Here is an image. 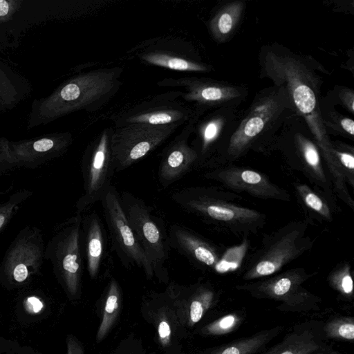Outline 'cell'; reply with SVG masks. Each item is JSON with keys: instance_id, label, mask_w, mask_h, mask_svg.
<instances>
[{"instance_id": "obj_16", "label": "cell", "mask_w": 354, "mask_h": 354, "mask_svg": "<svg viewBox=\"0 0 354 354\" xmlns=\"http://www.w3.org/2000/svg\"><path fill=\"white\" fill-rule=\"evenodd\" d=\"M178 84L186 86L183 95L186 100L207 107L232 105L247 93L243 87L207 79H183Z\"/></svg>"}, {"instance_id": "obj_17", "label": "cell", "mask_w": 354, "mask_h": 354, "mask_svg": "<svg viewBox=\"0 0 354 354\" xmlns=\"http://www.w3.org/2000/svg\"><path fill=\"white\" fill-rule=\"evenodd\" d=\"M293 167H297L316 185L328 198L333 200L331 180L324 168L320 151L315 141L301 133L294 136Z\"/></svg>"}, {"instance_id": "obj_18", "label": "cell", "mask_w": 354, "mask_h": 354, "mask_svg": "<svg viewBox=\"0 0 354 354\" xmlns=\"http://www.w3.org/2000/svg\"><path fill=\"white\" fill-rule=\"evenodd\" d=\"M322 324L312 321L296 326L280 342L259 354H312L326 349Z\"/></svg>"}, {"instance_id": "obj_39", "label": "cell", "mask_w": 354, "mask_h": 354, "mask_svg": "<svg viewBox=\"0 0 354 354\" xmlns=\"http://www.w3.org/2000/svg\"><path fill=\"white\" fill-rule=\"evenodd\" d=\"M159 340L162 346H169L171 341V328L166 319H162L158 326Z\"/></svg>"}, {"instance_id": "obj_31", "label": "cell", "mask_w": 354, "mask_h": 354, "mask_svg": "<svg viewBox=\"0 0 354 354\" xmlns=\"http://www.w3.org/2000/svg\"><path fill=\"white\" fill-rule=\"evenodd\" d=\"M322 332L327 339L353 342L354 339V317H335L323 322Z\"/></svg>"}, {"instance_id": "obj_20", "label": "cell", "mask_w": 354, "mask_h": 354, "mask_svg": "<svg viewBox=\"0 0 354 354\" xmlns=\"http://www.w3.org/2000/svg\"><path fill=\"white\" fill-rule=\"evenodd\" d=\"M32 1L24 0H0V49L9 46L8 39L17 40L23 32L28 28L33 21L26 20L35 19L41 21L45 20L41 17H28L30 15ZM32 6L31 8H32Z\"/></svg>"}, {"instance_id": "obj_8", "label": "cell", "mask_w": 354, "mask_h": 354, "mask_svg": "<svg viewBox=\"0 0 354 354\" xmlns=\"http://www.w3.org/2000/svg\"><path fill=\"white\" fill-rule=\"evenodd\" d=\"M82 215L76 212L59 225L45 247L44 258L50 261L55 275L71 297L77 295L81 283Z\"/></svg>"}, {"instance_id": "obj_38", "label": "cell", "mask_w": 354, "mask_h": 354, "mask_svg": "<svg viewBox=\"0 0 354 354\" xmlns=\"http://www.w3.org/2000/svg\"><path fill=\"white\" fill-rule=\"evenodd\" d=\"M338 98L342 105L354 114V91L349 88H342L338 91Z\"/></svg>"}, {"instance_id": "obj_32", "label": "cell", "mask_w": 354, "mask_h": 354, "mask_svg": "<svg viewBox=\"0 0 354 354\" xmlns=\"http://www.w3.org/2000/svg\"><path fill=\"white\" fill-rule=\"evenodd\" d=\"M243 322V314L238 312L230 313L204 326L201 333L205 336L225 335L238 329Z\"/></svg>"}, {"instance_id": "obj_40", "label": "cell", "mask_w": 354, "mask_h": 354, "mask_svg": "<svg viewBox=\"0 0 354 354\" xmlns=\"http://www.w3.org/2000/svg\"><path fill=\"white\" fill-rule=\"evenodd\" d=\"M24 307L28 313L37 314L43 309L44 303L37 297L30 296L25 299Z\"/></svg>"}, {"instance_id": "obj_13", "label": "cell", "mask_w": 354, "mask_h": 354, "mask_svg": "<svg viewBox=\"0 0 354 354\" xmlns=\"http://www.w3.org/2000/svg\"><path fill=\"white\" fill-rule=\"evenodd\" d=\"M204 176L232 192H245L264 200L290 202V194L272 183L264 174L243 167L226 166L207 171Z\"/></svg>"}, {"instance_id": "obj_25", "label": "cell", "mask_w": 354, "mask_h": 354, "mask_svg": "<svg viewBox=\"0 0 354 354\" xmlns=\"http://www.w3.org/2000/svg\"><path fill=\"white\" fill-rule=\"evenodd\" d=\"M218 297L219 293L211 284L196 286L189 300L188 326L192 327L198 323L205 313L217 304Z\"/></svg>"}, {"instance_id": "obj_5", "label": "cell", "mask_w": 354, "mask_h": 354, "mask_svg": "<svg viewBox=\"0 0 354 354\" xmlns=\"http://www.w3.org/2000/svg\"><path fill=\"white\" fill-rule=\"evenodd\" d=\"M290 111L295 113L282 88L273 86L261 91L230 137L221 162H232L243 156Z\"/></svg>"}, {"instance_id": "obj_2", "label": "cell", "mask_w": 354, "mask_h": 354, "mask_svg": "<svg viewBox=\"0 0 354 354\" xmlns=\"http://www.w3.org/2000/svg\"><path fill=\"white\" fill-rule=\"evenodd\" d=\"M185 211L203 222L236 236L256 234L266 225V215L242 205L240 195L216 186H193L171 195Z\"/></svg>"}, {"instance_id": "obj_41", "label": "cell", "mask_w": 354, "mask_h": 354, "mask_svg": "<svg viewBox=\"0 0 354 354\" xmlns=\"http://www.w3.org/2000/svg\"><path fill=\"white\" fill-rule=\"evenodd\" d=\"M66 354H84L82 346L73 335L67 337Z\"/></svg>"}, {"instance_id": "obj_27", "label": "cell", "mask_w": 354, "mask_h": 354, "mask_svg": "<svg viewBox=\"0 0 354 354\" xmlns=\"http://www.w3.org/2000/svg\"><path fill=\"white\" fill-rule=\"evenodd\" d=\"M185 112L172 108H158L138 112L128 116L125 124H147L151 125H167L180 123L185 120Z\"/></svg>"}, {"instance_id": "obj_15", "label": "cell", "mask_w": 354, "mask_h": 354, "mask_svg": "<svg viewBox=\"0 0 354 354\" xmlns=\"http://www.w3.org/2000/svg\"><path fill=\"white\" fill-rule=\"evenodd\" d=\"M168 236L170 248L185 256L194 266L208 270L218 268L224 253L210 241L178 224L170 226Z\"/></svg>"}, {"instance_id": "obj_37", "label": "cell", "mask_w": 354, "mask_h": 354, "mask_svg": "<svg viewBox=\"0 0 354 354\" xmlns=\"http://www.w3.org/2000/svg\"><path fill=\"white\" fill-rule=\"evenodd\" d=\"M15 167L10 151L9 140L6 138L0 137V176Z\"/></svg>"}, {"instance_id": "obj_21", "label": "cell", "mask_w": 354, "mask_h": 354, "mask_svg": "<svg viewBox=\"0 0 354 354\" xmlns=\"http://www.w3.org/2000/svg\"><path fill=\"white\" fill-rule=\"evenodd\" d=\"M98 215L92 212L82 217L81 243L87 271L94 279L100 269L104 257V236Z\"/></svg>"}, {"instance_id": "obj_23", "label": "cell", "mask_w": 354, "mask_h": 354, "mask_svg": "<svg viewBox=\"0 0 354 354\" xmlns=\"http://www.w3.org/2000/svg\"><path fill=\"white\" fill-rule=\"evenodd\" d=\"M30 91L28 80L0 59V112L15 107Z\"/></svg>"}, {"instance_id": "obj_24", "label": "cell", "mask_w": 354, "mask_h": 354, "mask_svg": "<svg viewBox=\"0 0 354 354\" xmlns=\"http://www.w3.org/2000/svg\"><path fill=\"white\" fill-rule=\"evenodd\" d=\"M241 1H234L223 6L209 22V29L214 39L219 42L226 41L232 36L245 9Z\"/></svg>"}, {"instance_id": "obj_3", "label": "cell", "mask_w": 354, "mask_h": 354, "mask_svg": "<svg viewBox=\"0 0 354 354\" xmlns=\"http://www.w3.org/2000/svg\"><path fill=\"white\" fill-rule=\"evenodd\" d=\"M119 72L100 69L78 75L60 84L50 95L35 100L28 129L78 110L85 109L110 94L118 84Z\"/></svg>"}, {"instance_id": "obj_22", "label": "cell", "mask_w": 354, "mask_h": 354, "mask_svg": "<svg viewBox=\"0 0 354 354\" xmlns=\"http://www.w3.org/2000/svg\"><path fill=\"white\" fill-rule=\"evenodd\" d=\"M283 330V326H276L263 329L250 336L226 342L205 351L203 354H259Z\"/></svg>"}, {"instance_id": "obj_12", "label": "cell", "mask_w": 354, "mask_h": 354, "mask_svg": "<svg viewBox=\"0 0 354 354\" xmlns=\"http://www.w3.org/2000/svg\"><path fill=\"white\" fill-rule=\"evenodd\" d=\"M111 133L104 131L87 151L82 163L84 194L76 203L77 213L86 211L101 196L115 173L111 149Z\"/></svg>"}, {"instance_id": "obj_14", "label": "cell", "mask_w": 354, "mask_h": 354, "mask_svg": "<svg viewBox=\"0 0 354 354\" xmlns=\"http://www.w3.org/2000/svg\"><path fill=\"white\" fill-rule=\"evenodd\" d=\"M72 142L69 133H54L19 141H10L16 167L36 169L62 156Z\"/></svg>"}, {"instance_id": "obj_33", "label": "cell", "mask_w": 354, "mask_h": 354, "mask_svg": "<svg viewBox=\"0 0 354 354\" xmlns=\"http://www.w3.org/2000/svg\"><path fill=\"white\" fill-rule=\"evenodd\" d=\"M331 153L341 169L347 185L354 186V149L345 144L332 142Z\"/></svg>"}, {"instance_id": "obj_9", "label": "cell", "mask_w": 354, "mask_h": 354, "mask_svg": "<svg viewBox=\"0 0 354 354\" xmlns=\"http://www.w3.org/2000/svg\"><path fill=\"white\" fill-rule=\"evenodd\" d=\"M180 123L167 125L125 124L111 133L115 172L127 169L162 143Z\"/></svg>"}, {"instance_id": "obj_30", "label": "cell", "mask_w": 354, "mask_h": 354, "mask_svg": "<svg viewBox=\"0 0 354 354\" xmlns=\"http://www.w3.org/2000/svg\"><path fill=\"white\" fill-rule=\"evenodd\" d=\"M294 187L306 207L316 213L321 218L328 222L333 221L332 209L323 196L319 195L306 184L295 183Z\"/></svg>"}, {"instance_id": "obj_29", "label": "cell", "mask_w": 354, "mask_h": 354, "mask_svg": "<svg viewBox=\"0 0 354 354\" xmlns=\"http://www.w3.org/2000/svg\"><path fill=\"white\" fill-rule=\"evenodd\" d=\"M327 281L342 299L349 301L353 299V271L349 262L338 263L328 275Z\"/></svg>"}, {"instance_id": "obj_34", "label": "cell", "mask_w": 354, "mask_h": 354, "mask_svg": "<svg viewBox=\"0 0 354 354\" xmlns=\"http://www.w3.org/2000/svg\"><path fill=\"white\" fill-rule=\"evenodd\" d=\"M32 194V192L30 190L21 189L10 195L4 203H0V232L17 212L20 205Z\"/></svg>"}, {"instance_id": "obj_36", "label": "cell", "mask_w": 354, "mask_h": 354, "mask_svg": "<svg viewBox=\"0 0 354 354\" xmlns=\"http://www.w3.org/2000/svg\"><path fill=\"white\" fill-rule=\"evenodd\" d=\"M323 124L326 129L330 128L351 139L354 136V121L352 118L337 113H330L327 116L322 115Z\"/></svg>"}, {"instance_id": "obj_10", "label": "cell", "mask_w": 354, "mask_h": 354, "mask_svg": "<svg viewBox=\"0 0 354 354\" xmlns=\"http://www.w3.org/2000/svg\"><path fill=\"white\" fill-rule=\"evenodd\" d=\"M100 201L113 247L123 265L137 266L151 279L154 276L152 267L127 220L120 194L111 183L104 189Z\"/></svg>"}, {"instance_id": "obj_1", "label": "cell", "mask_w": 354, "mask_h": 354, "mask_svg": "<svg viewBox=\"0 0 354 354\" xmlns=\"http://www.w3.org/2000/svg\"><path fill=\"white\" fill-rule=\"evenodd\" d=\"M260 72L274 86L282 88L293 109L308 126L321 155L332 147L321 111V77L310 59L278 44L263 47L259 54Z\"/></svg>"}, {"instance_id": "obj_42", "label": "cell", "mask_w": 354, "mask_h": 354, "mask_svg": "<svg viewBox=\"0 0 354 354\" xmlns=\"http://www.w3.org/2000/svg\"><path fill=\"white\" fill-rule=\"evenodd\" d=\"M312 354H339V353L333 352L332 351H330L328 348H326V349H324L322 351H319L313 353Z\"/></svg>"}, {"instance_id": "obj_6", "label": "cell", "mask_w": 354, "mask_h": 354, "mask_svg": "<svg viewBox=\"0 0 354 354\" xmlns=\"http://www.w3.org/2000/svg\"><path fill=\"white\" fill-rule=\"evenodd\" d=\"M317 272L304 268H294L279 274L238 284L234 288L248 293L256 299L279 302L276 308L283 313H306L319 309L322 299L302 285Z\"/></svg>"}, {"instance_id": "obj_28", "label": "cell", "mask_w": 354, "mask_h": 354, "mask_svg": "<svg viewBox=\"0 0 354 354\" xmlns=\"http://www.w3.org/2000/svg\"><path fill=\"white\" fill-rule=\"evenodd\" d=\"M120 292L115 279H112L108 286L102 319L97 334V342L102 341L115 323L119 313Z\"/></svg>"}, {"instance_id": "obj_7", "label": "cell", "mask_w": 354, "mask_h": 354, "mask_svg": "<svg viewBox=\"0 0 354 354\" xmlns=\"http://www.w3.org/2000/svg\"><path fill=\"white\" fill-rule=\"evenodd\" d=\"M120 198L127 220L152 267L153 274L164 279L171 248L163 221L132 194L122 192Z\"/></svg>"}, {"instance_id": "obj_11", "label": "cell", "mask_w": 354, "mask_h": 354, "mask_svg": "<svg viewBox=\"0 0 354 354\" xmlns=\"http://www.w3.org/2000/svg\"><path fill=\"white\" fill-rule=\"evenodd\" d=\"M45 247L41 230L26 225L7 249L0 266V278L12 286L27 283L41 268Z\"/></svg>"}, {"instance_id": "obj_26", "label": "cell", "mask_w": 354, "mask_h": 354, "mask_svg": "<svg viewBox=\"0 0 354 354\" xmlns=\"http://www.w3.org/2000/svg\"><path fill=\"white\" fill-rule=\"evenodd\" d=\"M141 58L150 64L175 71L204 73L210 69L204 64L164 53H148L142 55Z\"/></svg>"}, {"instance_id": "obj_19", "label": "cell", "mask_w": 354, "mask_h": 354, "mask_svg": "<svg viewBox=\"0 0 354 354\" xmlns=\"http://www.w3.org/2000/svg\"><path fill=\"white\" fill-rule=\"evenodd\" d=\"M185 138L176 140L162 157L158 176L163 187L178 180L200 162L198 153L187 144Z\"/></svg>"}, {"instance_id": "obj_35", "label": "cell", "mask_w": 354, "mask_h": 354, "mask_svg": "<svg viewBox=\"0 0 354 354\" xmlns=\"http://www.w3.org/2000/svg\"><path fill=\"white\" fill-rule=\"evenodd\" d=\"M225 120L221 116L214 117L206 122L201 129V154L205 153L210 145L218 139L224 126Z\"/></svg>"}, {"instance_id": "obj_4", "label": "cell", "mask_w": 354, "mask_h": 354, "mask_svg": "<svg viewBox=\"0 0 354 354\" xmlns=\"http://www.w3.org/2000/svg\"><path fill=\"white\" fill-rule=\"evenodd\" d=\"M307 229L306 221H294L265 236L259 248L247 261L242 279L257 280L274 274L310 251L315 240L307 234Z\"/></svg>"}]
</instances>
